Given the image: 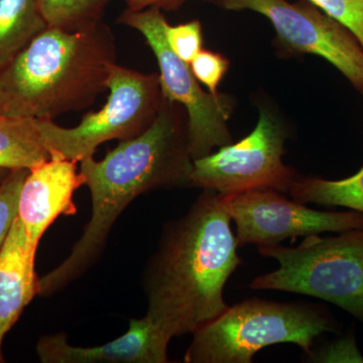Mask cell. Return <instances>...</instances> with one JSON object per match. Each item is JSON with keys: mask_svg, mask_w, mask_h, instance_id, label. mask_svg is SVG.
<instances>
[{"mask_svg": "<svg viewBox=\"0 0 363 363\" xmlns=\"http://www.w3.org/2000/svg\"><path fill=\"white\" fill-rule=\"evenodd\" d=\"M109 96L100 111L89 112L78 125L63 128L54 119L39 118L45 147L80 162L94 157L112 140H130L150 128L161 107L159 74H143L114 63L107 79Z\"/></svg>", "mask_w": 363, "mask_h": 363, "instance_id": "cell-5", "label": "cell"}, {"mask_svg": "<svg viewBox=\"0 0 363 363\" xmlns=\"http://www.w3.org/2000/svg\"><path fill=\"white\" fill-rule=\"evenodd\" d=\"M171 340L145 315L131 319L123 335L92 347L71 345L64 334L44 336L37 354L44 363H167Z\"/></svg>", "mask_w": 363, "mask_h": 363, "instance_id": "cell-11", "label": "cell"}, {"mask_svg": "<svg viewBox=\"0 0 363 363\" xmlns=\"http://www.w3.org/2000/svg\"><path fill=\"white\" fill-rule=\"evenodd\" d=\"M307 357L315 362H363L354 335L338 338L319 351L312 350Z\"/></svg>", "mask_w": 363, "mask_h": 363, "instance_id": "cell-21", "label": "cell"}, {"mask_svg": "<svg viewBox=\"0 0 363 363\" xmlns=\"http://www.w3.org/2000/svg\"><path fill=\"white\" fill-rule=\"evenodd\" d=\"M215 6H220L223 0H203ZM126 9L131 11H140L150 6H157L159 9H176L181 4L182 0H125Z\"/></svg>", "mask_w": 363, "mask_h": 363, "instance_id": "cell-22", "label": "cell"}, {"mask_svg": "<svg viewBox=\"0 0 363 363\" xmlns=\"http://www.w3.org/2000/svg\"><path fill=\"white\" fill-rule=\"evenodd\" d=\"M49 159L28 171L18 199V217L33 245L61 215L77 213L74 193L84 185L77 162L51 150Z\"/></svg>", "mask_w": 363, "mask_h": 363, "instance_id": "cell-10", "label": "cell"}, {"mask_svg": "<svg viewBox=\"0 0 363 363\" xmlns=\"http://www.w3.org/2000/svg\"><path fill=\"white\" fill-rule=\"evenodd\" d=\"M9 172H11L9 169L0 168V184H1L4 179L6 178L7 175L9 174Z\"/></svg>", "mask_w": 363, "mask_h": 363, "instance_id": "cell-23", "label": "cell"}, {"mask_svg": "<svg viewBox=\"0 0 363 363\" xmlns=\"http://www.w3.org/2000/svg\"><path fill=\"white\" fill-rule=\"evenodd\" d=\"M221 195L204 190L189 211L169 221L143 276L147 316L169 338L193 334L229 305L224 288L241 264Z\"/></svg>", "mask_w": 363, "mask_h": 363, "instance_id": "cell-1", "label": "cell"}, {"mask_svg": "<svg viewBox=\"0 0 363 363\" xmlns=\"http://www.w3.org/2000/svg\"><path fill=\"white\" fill-rule=\"evenodd\" d=\"M278 260L279 269L257 277L252 290L311 296L345 310L363 324V228L330 238L305 236L297 247H257Z\"/></svg>", "mask_w": 363, "mask_h": 363, "instance_id": "cell-4", "label": "cell"}, {"mask_svg": "<svg viewBox=\"0 0 363 363\" xmlns=\"http://www.w3.org/2000/svg\"><path fill=\"white\" fill-rule=\"evenodd\" d=\"M118 23L142 33L159 64L162 97L185 109L192 159L207 156L215 147L230 145L233 138L228 121L234 107L233 98L203 89L190 64L179 58L169 48L164 35L168 21L162 9L157 6L140 11L126 9Z\"/></svg>", "mask_w": 363, "mask_h": 363, "instance_id": "cell-6", "label": "cell"}, {"mask_svg": "<svg viewBox=\"0 0 363 363\" xmlns=\"http://www.w3.org/2000/svg\"><path fill=\"white\" fill-rule=\"evenodd\" d=\"M336 331L322 306L247 298L198 328L184 362L252 363L262 348L281 343L295 344L309 355L315 339Z\"/></svg>", "mask_w": 363, "mask_h": 363, "instance_id": "cell-3", "label": "cell"}, {"mask_svg": "<svg viewBox=\"0 0 363 363\" xmlns=\"http://www.w3.org/2000/svg\"><path fill=\"white\" fill-rule=\"evenodd\" d=\"M221 201L235 222L238 247H271L297 236L363 228L362 212L319 211L269 189L221 195Z\"/></svg>", "mask_w": 363, "mask_h": 363, "instance_id": "cell-9", "label": "cell"}, {"mask_svg": "<svg viewBox=\"0 0 363 363\" xmlns=\"http://www.w3.org/2000/svg\"><path fill=\"white\" fill-rule=\"evenodd\" d=\"M190 68L196 79L206 86L209 92L217 94L218 86L228 71L229 61L219 52L202 49L191 62Z\"/></svg>", "mask_w": 363, "mask_h": 363, "instance_id": "cell-20", "label": "cell"}, {"mask_svg": "<svg viewBox=\"0 0 363 363\" xmlns=\"http://www.w3.org/2000/svg\"><path fill=\"white\" fill-rule=\"evenodd\" d=\"M39 118L0 114V168L30 169L49 159Z\"/></svg>", "mask_w": 363, "mask_h": 363, "instance_id": "cell-13", "label": "cell"}, {"mask_svg": "<svg viewBox=\"0 0 363 363\" xmlns=\"http://www.w3.org/2000/svg\"><path fill=\"white\" fill-rule=\"evenodd\" d=\"M30 169H14L0 184V252L18 217L20 193Z\"/></svg>", "mask_w": 363, "mask_h": 363, "instance_id": "cell-17", "label": "cell"}, {"mask_svg": "<svg viewBox=\"0 0 363 363\" xmlns=\"http://www.w3.org/2000/svg\"><path fill=\"white\" fill-rule=\"evenodd\" d=\"M347 28L363 50V0H309Z\"/></svg>", "mask_w": 363, "mask_h": 363, "instance_id": "cell-19", "label": "cell"}, {"mask_svg": "<svg viewBox=\"0 0 363 363\" xmlns=\"http://www.w3.org/2000/svg\"><path fill=\"white\" fill-rule=\"evenodd\" d=\"M114 63L104 21L77 30L48 25L0 70V114L54 119L88 108L107 90Z\"/></svg>", "mask_w": 363, "mask_h": 363, "instance_id": "cell-2", "label": "cell"}, {"mask_svg": "<svg viewBox=\"0 0 363 363\" xmlns=\"http://www.w3.org/2000/svg\"><path fill=\"white\" fill-rule=\"evenodd\" d=\"M226 11H252L266 16L277 42L289 54L317 55L327 60L363 94V50L347 28L309 0H223Z\"/></svg>", "mask_w": 363, "mask_h": 363, "instance_id": "cell-8", "label": "cell"}, {"mask_svg": "<svg viewBox=\"0 0 363 363\" xmlns=\"http://www.w3.org/2000/svg\"><path fill=\"white\" fill-rule=\"evenodd\" d=\"M286 138L279 119L269 109H260L259 121L247 138L193 160L189 187L221 195L264 189L289 192L298 176L283 161Z\"/></svg>", "mask_w": 363, "mask_h": 363, "instance_id": "cell-7", "label": "cell"}, {"mask_svg": "<svg viewBox=\"0 0 363 363\" xmlns=\"http://www.w3.org/2000/svg\"><path fill=\"white\" fill-rule=\"evenodd\" d=\"M164 35L169 48L186 63L190 64L201 52L203 32L199 21H191L177 26L167 23Z\"/></svg>", "mask_w": 363, "mask_h": 363, "instance_id": "cell-18", "label": "cell"}, {"mask_svg": "<svg viewBox=\"0 0 363 363\" xmlns=\"http://www.w3.org/2000/svg\"><path fill=\"white\" fill-rule=\"evenodd\" d=\"M37 250L16 217L0 252V362H4L2 343L7 332L39 295L35 271Z\"/></svg>", "mask_w": 363, "mask_h": 363, "instance_id": "cell-12", "label": "cell"}, {"mask_svg": "<svg viewBox=\"0 0 363 363\" xmlns=\"http://www.w3.org/2000/svg\"><path fill=\"white\" fill-rule=\"evenodd\" d=\"M47 26L40 0H0V70Z\"/></svg>", "mask_w": 363, "mask_h": 363, "instance_id": "cell-14", "label": "cell"}, {"mask_svg": "<svg viewBox=\"0 0 363 363\" xmlns=\"http://www.w3.org/2000/svg\"><path fill=\"white\" fill-rule=\"evenodd\" d=\"M296 201L324 206H341L363 213V167L354 175L342 180L301 178L289 191Z\"/></svg>", "mask_w": 363, "mask_h": 363, "instance_id": "cell-15", "label": "cell"}, {"mask_svg": "<svg viewBox=\"0 0 363 363\" xmlns=\"http://www.w3.org/2000/svg\"><path fill=\"white\" fill-rule=\"evenodd\" d=\"M111 1L113 0H40V6L48 25L77 30L102 21Z\"/></svg>", "mask_w": 363, "mask_h": 363, "instance_id": "cell-16", "label": "cell"}]
</instances>
